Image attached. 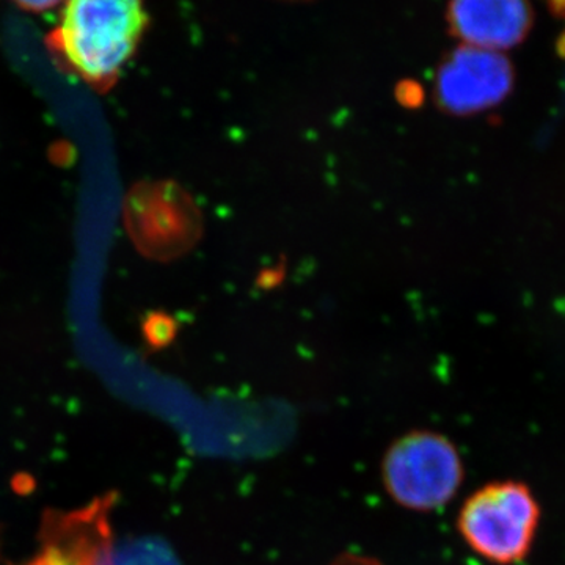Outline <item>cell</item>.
<instances>
[{
  "mask_svg": "<svg viewBox=\"0 0 565 565\" xmlns=\"http://www.w3.org/2000/svg\"><path fill=\"white\" fill-rule=\"evenodd\" d=\"M147 14L128 0H77L65 7L55 33L63 57L85 79L110 81L131 57Z\"/></svg>",
  "mask_w": 565,
  "mask_h": 565,
  "instance_id": "6da1fadb",
  "label": "cell"
},
{
  "mask_svg": "<svg viewBox=\"0 0 565 565\" xmlns=\"http://www.w3.org/2000/svg\"><path fill=\"white\" fill-rule=\"evenodd\" d=\"M541 522V508L523 482L482 487L460 509V534L479 556L498 565L520 563L530 555Z\"/></svg>",
  "mask_w": 565,
  "mask_h": 565,
  "instance_id": "7a4b0ae2",
  "label": "cell"
},
{
  "mask_svg": "<svg viewBox=\"0 0 565 565\" xmlns=\"http://www.w3.org/2000/svg\"><path fill=\"white\" fill-rule=\"evenodd\" d=\"M384 481L393 500L404 508L435 511L448 504L462 486V459L444 435L408 434L390 448Z\"/></svg>",
  "mask_w": 565,
  "mask_h": 565,
  "instance_id": "3957f363",
  "label": "cell"
},
{
  "mask_svg": "<svg viewBox=\"0 0 565 565\" xmlns=\"http://www.w3.org/2000/svg\"><path fill=\"white\" fill-rule=\"evenodd\" d=\"M514 82V66L504 54L465 44L441 63L435 98L448 114H479L503 103Z\"/></svg>",
  "mask_w": 565,
  "mask_h": 565,
  "instance_id": "277c9868",
  "label": "cell"
},
{
  "mask_svg": "<svg viewBox=\"0 0 565 565\" xmlns=\"http://www.w3.org/2000/svg\"><path fill=\"white\" fill-rule=\"evenodd\" d=\"M128 228L140 250L154 258H173L191 248L200 236L195 204L172 184H152L131 193Z\"/></svg>",
  "mask_w": 565,
  "mask_h": 565,
  "instance_id": "5b68a950",
  "label": "cell"
},
{
  "mask_svg": "<svg viewBox=\"0 0 565 565\" xmlns=\"http://www.w3.org/2000/svg\"><path fill=\"white\" fill-rule=\"evenodd\" d=\"M109 503L96 501L71 514L52 515L36 555L24 565H107L110 561Z\"/></svg>",
  "mask_w": 565,
  "mask_h": 565,
  "instance_id": "8992f818",
  "label": "cell"
},
{
  "mask_svg": "<svg viewBox=\"0 0 565 565\" xmlns=\"http://www.w3.org/2000/svg\"><path fill=\"white\" fill-rule=\"evenodd\" d=\"M446 18L452 35L468 46L500 52L526 39L534 10L522 0H460L448 7Z\"/></svg>",
  "mask_w": 565,
  "mask_h": 565,
  "instance_id": "52a82bcc",
  "label": "cell"
},
{
  "mask_svg": "<svg viewBox=\"0 0 565 565\" xmlns=\"http://www.w3.org/2000/svg\"><path fill=\"white\" fill-rule=\"evenodd\" d=\"M397 96H399V102L404 106L418 107L423 103V88L415 84V82H403L399 90H397Z\"/></svg>",
  "mask_w": 565,
  "mask_h": 565,
  "instance_id": "ba28073f",
  "label": "cell"
},
{
  "mask_svg": "<svg viewBox=\"0 0 565 565\" xmlns=\"http://www.w3.org/2000/svg\"><path fill=\"white\" fill-rule=\"evenodd\" d=\"M550 13L553 17L561 18V20H565V2H552L548 3Z\"/></svg>",
  "mask_w": 565,
  "mask_h": 565,
  "instance_id": "9c48e42d",
  "label": "cell"
},
{
  "mask_svg": "<svg viewBox=\"0 0 565 565\" xmlns=\"http://www.w3.org/2000/svg\"><path fill=\"white\" fill-rule=\"evenodd\" d=\"M556 51L561 57L565 58V32L559 36V40H557Z\"/></svg>",
  "mask_w": 565,
  "mask_h": 565,
  "instance_id": "30bf717a",
  "label": "cell"
}]
</instances>
